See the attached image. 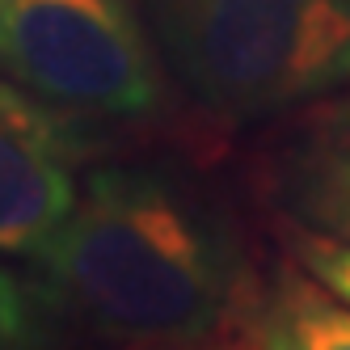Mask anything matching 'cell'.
I'll return each instance as SVG.
<instances>
[{
  "instance_id": "obj_4",
  "label": "cell",
  "mask_w": 350,
  "mask_h": 350,
  "mask_svg": "<svg viewBox=\"0 0 350 350\" xmlns=\"http://www.w3.org/2000/svg\"><path fill=\"white\" fill-rule=\"evenodd\" d=\"M89 122L0 77V254L34 258L77 207Z\"/></svg>"
},
{
  "instance_id": "obj_6",
  "label": "cell",
  "mask_w": 350,
  "mask_h": 350,
  "mask_svg": "<svg viewBox=\"0 0 350 350\" xmlns=\"http://www.w3.org/2000/svg\"><path fill=\"white\" fill-rule=\"evenodd\" d=\"M228 342L232 350H350V304L295 258L266 262L254 270Z\"/></svg>"
},
{
  "instance_id": "obj_9",
  "label": "cell",
  "mask_w": 350,
  "mask_h": 350,
  "mask_svg": "<svg viewBox=\"0 0 350 350\" xmlns=\"http://www.w3.org/2000/svg\"><path fill=\"white\" fill-rule=\"evenodd\" d=\"M114 350H178V346H114ZM194 350H207V346H194Z\"/></svg>"
},
{
  "instance_id": "obj_1",
  "label": "cell",
  "mask_w": 350,
  "mask_h": 350,
  "mask_svg": "<svg viewBox=\"0 0 350 350\" xmlns=\"http://www.w3.org/2000/svg\"><path fill=\"white\" fill-rule=\"evenodd\" d=\"M254 270L232 198L178 157L85 169L77 207L30 258L64 329L102 346L194 350L232 334Z\"/></svg>"
},
{
  "instance_id": "obj_2",
  "label": "cell",
  "mask_w": 350,
  "mask_h": 350,
  "mask_svg": "<svg viewBox=\"0 0 350 350\" xmlns=\"http://www.w3.org/2000/svg\"><path fill=\"white\" fill-rule=\"evenodd\" d=\"M169 85L219 131L350 89V0H139Z\"/></svg>"
},
{
  "instance_id": "obj_3",
  "label": "cell",
  "mask_w": 350,
  "mask_h": 350,
  "mask_svg": "<svg viewBox=\"0 0 350 350\" xmlns=\"http://www.w3.org/2000/svg\"><path fill=\"white\" fill-rule=\"evenodd\" d=\"M0 77L97 131L169 102L139 0H0Z\"/></svg>"
},
{
  "instance_id": "obj_10",
  "label": "cell",
  "mask_w": 350,
  "mask_h": 350,
  "mask_svg": "<svg viewBox=\"0 0 350 350\" xmlns=\"http://www.w3.org/2000/svg\"><path fill=\"white\" fill-rule=\"evenodd\" d=\"M228 350H232V346H228Z\"/></svg>"
},
{
  "instance_id": "obj_5",
  "label": "cell",
  "mask_w": 350,
  "mask_h": 350,
  "mask_svg": "<svg viewBox=\"0 0 350 350\" xmlns=\"http://www.w3.org/2000/svg\"><path fill=\"white\" fill-rule=\"evenodd\" d=\"M249 186L274 224L350 241V89L266 122Z\"/></svg>"
},
{
  "instance_id": "obj_7",
  "label": "cell",
  "mask_w": 350,
  "mask_h": 350,
  "mask_svg": "<svg viewBox=\"0 0 350 350\" xmlns=\"http://www.w3.org/2000/svg\"><path fill=\"white\" fill-rule=\"evenodd\" d=\"M64 334L38 283L0 262V350H59Z\"/></svg>"
},
{
  "instance_id": "obj_8",
  "label": "cell",
  "mask_w": 350,
  "mask_h": 350,
  "mask_svg": "<svg viewBox=\"0 0 350 350\" xmlns=\"http://www.w3.org/2000/svg\"><path fill=\"white\" fill-rule=\"evenodd\" d=\"M274 237L287 249V258H295L312 279H321L334 295H342L350 304V241L308 232V228H295V224H274Z\"/></svg>"
}]
</instances>
